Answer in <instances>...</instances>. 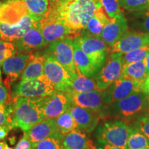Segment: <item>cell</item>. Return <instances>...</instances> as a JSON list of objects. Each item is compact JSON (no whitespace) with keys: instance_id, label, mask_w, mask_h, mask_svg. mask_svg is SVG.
<instances>
[{"instance_id":"6da1fadb","label":"cell","mask_w":149,"mask_h":149,"mask_svg":"<svg viewBox=\"0 0 149 149\" xmlns=\"http://www.w3.org/2000/svg\"><path fill=\"white\" fill-rule=\"evenodd\" d=\"M102 6L100 0H56L50 1L49 11L61 20L74 37L82 31L95 10Z\"/></svg>"},{"instance_id":"7a4b0ae2","label":"cell","mask_w":149,"mask_h":149,"mask_svg":"<svg viewBox=\"0 0 149 149\" xmlns=\"http://www.w3.org/2000/svg\"><path fill=\"white\" fill-rule=\"evenodd\" d=\"M42 97H14L9 104L11 128H19L25 132L44 120Z\"/></svg>"},{"instance_id":"3957f363","label":"cell","mask_w":149,"mask_h":149,"mask_svg":"<svg viewBox=\"0 0 149 149\" xmlns=\"http://www.w3.org/2000/svg\"><path fill=\"white\" fill-rule=\"evenodd\" d=\"M148 97L141 92L133 93L108 107L107 114L110 113V115L128 123L133 122L139 115L145 113Z\"/></svg>"},{"instance_id":"277c9868","label":"cell","mask_w":149,"mask_h":149,"mask_svg":"<svg viewBox=\"0 0 149 149\" xmlns=\"http://www.w3.org/2000/svg\"><path fill=\"white\" fill-rule=\"evenodd\" d=\"M130 131V125L127 122L115 119L103 121L98 124L96 136L99 143H106L126 149V142Z\"/></svg>"},{"instance_id":"5b68a950","label":"cell","mask_w":149,"mask_h":149,"mask_svg":"<svg viewBox=\"0 0 149 149\" xmlns=\"http://www.w3.org/2000/svg\"><path fill=\"white\" fill-rule=\"evenodd\" d=\"M73 38L72 37H67L51 43L44 54L51 56L62 65L71 75V78L79 72L74 61Z\"/></svg>"},{"instance_id":"8992f818","label":"cell","mask_w":149,"mask_h":149,"mask_svg":"<svg viewBox=\"0 0 149 149\" xmlns=\"http://www.w3.org/2000/svg\"><path fill=\"white\" fill-rule=\"evenodd\" d=\"M77 37L81 49L100 70L111 53V47L100 37L93 36L86 33Z\"/></svg>"},{"instance_id":"52a82bcc","label":"cell","mask_w":149,"mask_h":149,"mask_svg":"<svg viewBox=\"0 0 149 149\" xmlns=\"http://www.w3.org/2000/svg\"><path fill=\"white\" fill-rule=\"evenodd\" d=\"M57 91L47 76L44 74L35 79L21 80L16 87L15 97L38 98L51 95Z\"/></svg>"},{"instance_id":"ba28073f","label":"cell","mask_w":149,"mask_h":149,"mask_svg":"<svg viewBox=\"0 0 149 149\" xmlns=\"http://www.w3.org/2000/svg\"><path fill=\"white\" fill-rule=\"evenodd\" d=\"M122 53H110L107 60L94 77L99 90L103 91L120 77L122 70Z\"/></svg>"},{"instance_id":"9c48e42d","label":"cell","mask_w":149,"mask_h":149,"mask_svg":"<svg viewBox=\"0 0 149 149\" xmlns=\"http://www.w3.org/2000/svg\"><path fill=\"white\" fill-rule=\"evenodd\" d=\"M141 84L132 80L119 77L105 90L102 91V99L106 106L120 101L130 95L141 92Z\"/></svg>"},{"instance_id":"30bf717a","label":"cell","mask_w":149,"mask_h":149,"mask_svg":"<svg viewBox=\"0 0 149 149\" xmlns=\"http://www.w3.org/2000/svg\"><path fill=\"white\" fill-rule=\"evenodd\" d=\"M38 24L41 33L48 45L67 37H75L66 24L49 10Z\"/></svg>"},{"instance_id":"8fae6325","label":"cell","mask_w":149,"mask_h":149,"mask_svg":"<svg viewBox=\"0 0 149 149\" xmlns=\"http://www.w3.org/2000/svg\"><path fill=\"white\" fill-rule=\"evenodd\" d=\"M45 57L44 74L47 76L57 91L65 93H69L71 84V75L62 65L51 56L45 55Z\"/></svg>"},{"instance_id":"7c38bea8","label":"cell","mask_w":149,"mask_h":149,"mask_svg":"<svg viewBox=\"0 0 149 149\" xmlns=\"http://www.w3.org/2000/svg\"><path fill=\"white\" fill-rule=\"evenodd\" d=\"M33 52L19 53L9 57L2 64L3 73L6 76L4 84L10 91V84L15 82L21 75L29 63L35 57Z\"/></svg>"},{"instance_id":"4fadbf2b","label":"cell","mask_w":149,"mask_h":149,"mask_svg":"<svg viewBox=\"0 0 149 149\" xmlns=\"http://www.w3.org/2000/svg\"><path fill=\"white\" fill-rule=\"evenodd\" d=\"M71 104L78 107L85 108L100 113L102 117L107 115L108 107L104 103L102 91H93L88 92H69L66 93Z\"/></svg>"},{"instance_id":"5bb4252c","label":"cell","mask_w":149,"mask_h":149,"mask_svg":"<svg viewBox=\"0 0 149 149\" xmlns=\"http://www.w3.org/2000/svg\"><path fill=\"white\" fill-rule=\"evenodd\" d=\"M71 105L70 99L65 93L57 92L42 97V110L44 120L55 119L69 109Z\"/></svg>"},{"instance_id":"9a60e30c","label":"cell","mask_w":149,"mask_h":149,"mask_svg":"<svg viewBox=\"0 0 149 149\" xmlns=\"http://www.w3.org/2000/svg\"><path fill=\"white\" fill-rule=\"evenodd\" d=\"M149 45V33L139 31H127L118 42L112 46L111 53H125Z\"/></svg>"},{"instance_id":"2e32d148","label":"cell","mask_w":149,"mask_h":149,"mask_svg":"<svg viewBox=\"0 0 149 149\" xmlns=\"http://www.w3.org/2000/svg\"><path fill=\"white\" fill-rule=\"evenodd\" d=\"M37 23L29 15L24 16L15 24H10L0 22V37L3 40L15 42Z\"/></svg>"},{"instance_id":"e0dca14e","label":"cell","mask_w":149,"mask_h":149,"mask_svg":"<svg viewBox=\"0 0 149 149\" xmlns=\"http://www.w3.org/2000/svg\"><path fill=\"white\" fill-rule=\"evenodd\" d=\"M69 111L74 120L78 124V129L84 133H91L100 123V119L103 118L97 112L78 107L71 104Z\"/></svg>"},{"instance_id":"ac0fdd59","label":"cell","mask_w":149,"mask_h":149,"mask_svg":"<svg viewBox=\"0 0 149 149\" xmlns=\"http://www.w3.org/2000/svg\"><path fill=\"white\" fill-rule=\"evenodd\" d=\"M15 43L18 53L32 52L34 50L40 49L48 45L41 33L38 22Z\"/></svg>"},{"instance_id":"d6986e66","label":"cell","mask_w":149,"mask_h":149,"mask_svg":"<svg viewBox=\"0 0 149 149\" xmlns=\"http://www.w3.org/2000/svg\"><path fill=\"white\" fill-rule=\"evenodd\" d=\"M127 31V19L123 15L115 19H111L104 26L100 37L111 48Z\"/></svg>"},{"instance_id":"ffe728a7","label":"cell","mask_w":149,"mask_h":149,"mask_svg":"<svg viewBox=\"0 0 149 149\" xmlns=\"http://www.w3.org/2000/svg\"><path fill=\"white\" fill-rule=\"evenodd\" d=\"M74 52V61L77 71L88 77H94L99 70L91 61L88 56L84 53L79 45L78 37H75L72 40Z\"/></svg>"},{"instance_id":"44dd1931","label":"cell","mask_w":149,"mask_h":149,"mask_svg":"<svg viewBox=\"0 0 149 149\" xmlns=\"http://www.w3.org/2000/svg\"><path fill=\"white\" fill-rule=\"evenodd\" d=\"M57 130H58L55 119L48 118L42 120L30 130L24 132V133L29 137L33 148H34L40 141L46 139Z\"/></svg>"},{"instance_id":"7402d4cb","label":"cell","mask_w":149,"mask_h":149,"mask_svg":"<svg viewBox=\"0 0 149 149\" xmlns=\"http://www.w3.org/2000/svg\"><path fill=\"white\" fill-rule=\"evenodd\" d=\"M93 144L86 133L78 128L65 134L62 139V146L67 149H88Z\"/></svg>"},{"instance_id":"603a6c76","label":"cell","mask_w":149,"mask_h":149,"mask_svg":"<svg viewBox=\"0 0 149 149\" xmlns=\"http://www.w3.org/2000/svg\"><path fill=\"white\" fill-rule=\"evenodd\" d=\"M144 61L123 65L120 77L137 81L142 84L148 75Z\"/></svg>"},{"instance_id":"cb8c5ba5","label":"cell","mask_w":149,"mask_h":149,"mask_svg":"<svg viewBox=\"0 0 149 149\" xmlns=\"http://www.w3.org/2000/svg\"><path fill=\"white\" fill-rule=\"evenodd\" d=\"M110 20L111 19L106 13L102 6H100L87 23L85 29L86 31V33L93 36L100 37L104 26L109 23Z\"/></svg>"},{"instance_id":"d4e9b609","label":"cell","mask_w":149,"mask_h":149,"mask_svg":"<svg viewBox=\"0 0 149 149\" xmlns=\"http://www.w3.org/2000/svg\"><path fill=\"white\" fill-rule=\"evenodd\" d=\"M45 55L35 54L29 64L21 74V80L35 79L44 74V65L45 62Z\"/></svg>"},{"instance_id":"484cf974","label":"cell","mask_w":149,"mask_h":149,"mask_svg":"<svg viewBox=\"0 0 149 149\" xmlns=\"http://www.w3.org/2000/svg\"><path fill=\"white\" fill-rule=\"evenodd\" d=\"M25 3L29 15L37 22L42 19L47 14L50 7L48 0H22Z\"/></svg>"},{"instance_id":"4316f807","label":"cell","mask_w":149,"mask_h":149,"mask_svg":"<svg viewBox=\"0 0 149 149\" xmlns=\"http://www.w3.org/2000/svg\"><path fill=\"white\" fill-rule=\"evenodd\" d=\"M93 91H100L94 77H86L78 72L75 76L71 78L70 92L73 91L80 93Z\"/></svg>"},{"instance_id":"83f0119b","label":"cell","mask_w":149,"mask_h":149,"mask_svg":"<svg viewBox=\"0 0 149 149\" xmlns=\"http://www.w3.org/2000/svg\"><path fill=\"white\" fill-rule=\"evenodd\" d=\"M146 147H149V139L135 126H130L126 149H141Z\"/></svg>"},{"instance_id":"f1b7e54d","label":"cell","mask_w":149,"mask_h":149,"mask_svg":"<svg viewBox=\"0 0 149 149\" xmlns=\"http://www.w3.org/2000/svg\"><path fill=\"white\" fill-rule=\"evenodd\" d=\"M55 122L57 130L64 135L78 128L77 123L74 120L69 109L55 118Z\"/></svg>"},{"instance_id":"f546056e","label":"cell","mask_w":149,"mask_h":149,"mask_svg":"<svg viewBox=\"0 0 149 149\" xmlns=\"http://www.w3.org/2000/svg\"><path fill=\"white\" fill-rule=\"evenodd\" d=\"M63 137L64 134L57 130L40 141L33 149H60L62 146Z\"/></svg>"},{"instance_id":"4dcf8cb0","label":"cell","mask_w":149,"mask_h":149,"mask_svg":"<svg viewBox=\"0 0 149 149\" xmlns=\"http://www.w3.org/2000/svg\"><path fill=\"white\" fill-rule=\"evenodd\" d=\"M149 52V45L136 48L135 50L123 53L122 55V64L125 65L130 63L144 61Z\"/></svg>"},{"instance_id":"1f68e13d","label":"cell","mask_w":149,"mask_h":149,"mask_svg":"<svg viewBox=\"0 0 149 149\" xmlns=\"http://www.w3.org/2000/svg\"><path fill=\"white\" fill-rule=\"evenodd\" d=\"M133 26L139 31L149 33V8L133 15Z\"/></svg>"},{"instance_id":"d6a6232c","label":"cell","mask_w":149,"mask_h":149,"mask_svg":"<svg viewBox=\"0 0 149 149\" xmlns=\"http://www.w3.org/2000/svg\"><path fill=\"white\" fill-rule=\"evenodd\" d=\"M100 1L106 13L111 19L124 15L119 0H100Z\"/></svg>"},{"instance_id":"836d02e7","label":"cell","mask_w":149,"mask_h":149,"mask_svg":"<svg viewBox=\"0 0 149 149\" xmlns=\"http://www.w3.org/2000/svg\"><path fill=\"white\" fill-rule=\"evenodd\" d=\"M121 8L130 12H137L149 8V0H119Z\"/></svg>"},{"instance_id":"e575fe53","label":"cell","mask_w":149,"mask_h":149,"mask_svg":"<svg viewBox=\"0 0 149 149\" xmlns=\"http://www.w3.org/2000/svg\"><path fill=\"white\" fill-rule=\"evenodd\" d=\"M17 53H18L17 50L13 43L3 40L0 37V65Z\"/></svg>"},{"instance_id":"d590c367","label":"cell","mask_w":149,"mask_h":149,"mask_svg":"<svg viewBox=\"0 0 149 149\" xmlns=\"http://www.w3.org/2000/svg\"><path fill=\"white\" fill-rule=\"evenodd\" d=\"M133 126L140 130L149 139V115L144 113L139 115L133 122Z\"/></svg>"},{"instance_id":"8d00e7d4","label":"cell","mask_w":149,"mask_h":149,"mask_svg":"<svg viewBox=\"0 0 149 149\" xmlns=\"http://www.w3.org/2000/svg\"><path fill=\"white\" fill-rule=\"evenodd\" d=\"M9 104L0 105V126H8L10 127V107H9Z\"/></svg>"},{"instance_id":"74e56055","label":"cell","mask_w":149,"mask_h":149,"mask_svg":"<svg viewBox=\"0 0 149 149\" xmlns=\"http://www.w3.org/2000/svg\"><path fill=\"white\" fill-rule=\"evenodd\" d=\"M12 100L10 91L3 84L2 81H0V105H7L10 104Z\"/></svg>"},{"instance_id":"f35d334b","label":"cell","mask_w":149,"mask_h":149,"mask_svg":"<svg viewBox=\"0 0 149 149\" xmlns=\"http://www.w3.org/2000/svg\"><path fill=\"white\" fill-rule=\"evenodd\" d=\"M15 149H33L29 137L24 133L23 137L19 141Z\"/></svg>"},{"instance_id":"ab89813d","label":"cell","mask_w":149,"mask_h":149,"mask_svg":"<svg viewBox=\"0 0 149 149\" xmlns=\"http://www.w3.org/2000/svg\"><path fill=\"white\" fill-rule=\"evenodd\" d=\"M10 129V127L8 126H0V140H3L7 137L8 131Z\"/></svg>"},{"instance_id":"60d3db41","label":"cell","mask_w":149,"mask_h":149,"mask_svg":"<svg viewBox=\"0 0 149 149\" xmlns=\"http://www.w3.org/2000/svg\"><path fill=\"white\" fill-rule=\"evenodd\" d=\"M141 92L144 93L145 94L149 95V74L147 76L146 79L144 80V81L141 84Z\"/></svg>"},{"instance_id":"b9f144b4","label":"cell","mask_w":149,"mask_h":149,"mask_svg":"<svg viewBox=\"0 0 149 149\" xmlns=\"http://www.w3.org/2000/svg\"><path fill=\"white\" fill-rule=\"evenodd\" d=\"M101 145V147L99 148V149H122L120 148V147L113 146V145L106 144V143H100Z\"/></svg>"},{"instance_id":"7bdbcfd3","label":"cell","mask_w":149,"mask_h":149,"mask_svg":"<svg viewBox=\"0 0 149 149\" xmlns=\"http://www.w3.org/2000/svg\"><path fill=\"white\" fill-rule=\"evenodd\" d=\"M144 61H145V64H146L147 71H148V72L149 73V52L148 53V55H147Z\"/></svg>"},{"instance_id":"ee69618b","label":"cell","mask_w":149,"mask_h":149,"mask_svg":"<svg viewBox=\"0 0 149 149\" xmlns=\"http://www.w3.org/2000/svg\"><path fill=\"white\" fill-rule=\"evenodd\" d=\"M8 146L6 142L5 141H0V149H5L6 147Z\"/></svg>"},{"instance_id":"f6af8a7d","label":"cell","mask_w":149,"mask_h":149,"mask_svg":"<svg viewBox=\"0 0 149 149\" xmlns=\"http://www.w3.org/2000/svg\"><path fill=\"white\" fill-rule=\"evenodd\" d=\"M145 113L147 115H149V97H148V107H147V109L145 111Z\"/></svg>"},{"instance_id":"bcb514c9","label":"cell","mask_w":149,"mask_h":149,"mask_svg":"<svg viewBox=\"0 0 149 149\" xmlns=\"http://www.w3.org/2000/svg\"><path fill=\"white\" fill-rule=\"evenodd\" d=\"M2 6H3V3L1 2H0V13H1V8H2Z\"/></svg>"},{"instance_id":"7dc6e473","label":"cell","mask_w":149,"mask_h":149,"mask_svg":"<svg viewBox=\"0 0 149 149\" xmlns=\"http://www.w3.org/2000/svg\"><path fill=\"white\" fill-rule=\"evenodd\" d=\"M0 81H2V80H1V69H0Z\"/></svg>"},{"instance_id":"c3c4849f","label":"cell","mask_w":149,"mask_h":149,"mask_svg":"<svg viewBox=\"0 0 149 149\" xmlns=\"http://www.w3.org/2000/svg\"><path fill=\"white\" fill-rule=\"evenodd\" d=\"M5 149H14V148H10V147L7 146V147H6V148Z\"/></svg>"},{"instance_id":"681fc988","label":"cell","mask_w":149,"mask_h":149,"mask_svg":"<svg viewBox=\"0 0 149 149\" xmlns=\"http://www.w3.org/2000/svg\"><path fill=\"white\" fill-rule=\"evenodd\" d=\"M60 149H67V148H65L64 146H62L61 147V148H60Z\"/></svg>"},{"instance_id":"f907efd6","label":"cell","mask_w":149,"mask_h":149,"mask_svg":"<svg viewBox=\"0 0 149 149\" xmlns=\"http://www.w3.org/2000/svg\"><path fill=\"white\" fill-rule=\"evenodd\" d=\"M49 1H51V2H53V1H55L56 0H48Z\"/></svg>"},{"instance_id":"816d5d0a","label":"cell","mask_w":149,"mask_h":149,"mask_svg":"<svg viewBox=\"0 0 149 149\" xmlns=\"http://www.w3.org/2000/svg\"><path fill=\"white\" fill-rule=\"evenodd\" d=\"M141 149H149V147H146V148H141Z\"/></svg>"},{"instance_id":"f5cc1de1","label":"cell","mask_w":149,"mask_h":149,"mask_svg":"<svg viewBox=\"0 0 149 149\" xmlns=\"http://www.w3.org/2000/svg\"><path fill=\"white\" fill-rule=\"evenodd\" d=\"M93 149H99V148H93Z\"/></svg>"}]
</instances>
